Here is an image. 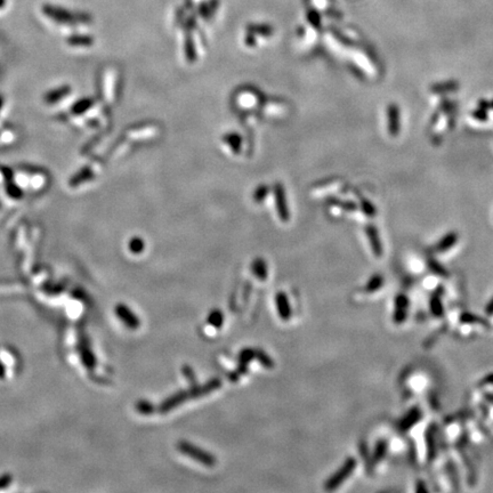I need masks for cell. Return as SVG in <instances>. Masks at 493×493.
<instances>
[{
	"label": "cell",
	"instance_id": "1",
	"mask_svg": "<svg viewBox=\"0 0 493 493\" xmlns=\"http://www.w3.org/2000/svg\"><path fill=\"white\" fill-rule=\"evenodd\" d=\"M42 13L46 16L49 17L50 20L62 24L76 25V24L90 23L91 22V17L88 14H86V13L70 12L68 10H65V8L49 5V4L42 6Z\"/></svg>",
	"mask_w": 493,
	"mask_h": 493
},
{
	"label": "cell",
	"instance_id": "2",
	"mask_svg": "<svg viewBox=\"0 0 493 493\" xmlns=\"http://www.w3.org/2000/svg\"><path fill=\"white\" fill-rule=\"evenodd\" d=\"M177 449L180 452L189 456L195 461L201 462V464H203L207 467H213L217 462L215 456L202 450V449L195 447L194 444H191L189 442H180L177 446Z\"/></svg>",
	"mask_w": 493,
	"mask_h": 493
},
{
	"label": "cell",
	"instance_id": "3",
	"mask_svg": "<svg viewBox=\"0 0 493 493\" xmlns=\"http://www.w3.org/2000/svg\"><path fill=\"white\" fill-rule=\"evenodd\" d=\"M356 467V461L353 458H350L345 461V464L343 465L342 468H340L338 472H336L333 476H331L328 481L324 484V488L328 491H333L335 488H337L340 484H342L345 479L351 476V474L354 472Z\"/></svg>",
	"mask_w": 493,
	"mask_h": 493
},
{
	"label": "cell",
	"instance_id": "4",
	"mask_svg": "<svg viewBox=\"0 0 493 493\" xmlns=\"http://www.w3.org/2000/svg\"><path fill=\"white\" fill-rule=\"evenodd\" d=\"M221 386H222V381L217 378L211 379V380L207 381L206 384H203V385H200V386L194 385L193 387L189 390L190 399L202 398V396L210 394L211 392L218 390V388H220Z\"/></svg>",
	"mask_w": 493,
	"mask_h": 493
},
{
	"label": "cell",
	"instance_id": "5",
	"mask_svg": "<svg viewBox=\"0 0 493 493\" xmlns=\"http://www.w3.org/2000/svg\"><path fill=\"white\" fill-rule=\"evenodd\" d=\"M189 399H190L189 390L177 392L174 395L170 396V398H168L162 404L160 405V411L162 413L168 412L172 409L178 407V405L182 404V403H184L185 401L189 400Z\"/></svg>",
	"mask_w": 493,
	"mask_h": 493
},
{
	"label": "cell",
	"instance_id": "6",
	"mask_svg": "<svg viewBox=\"0 0 493 493\" xmlns=\"http://www.w3.org/2000/svg\"><path fill=\"white\" fill-rule=\"evenodd\" d=\"M276 302H277L279 315H280V317L282 318L283 321L289 320V318L291 317L292 312H291V307H290V304H289V300H288L287 295L283 294V292H279V294L277 295V297H276Z\"/></svg>",
	"mask_w": 493,
	"mask_h": 493
},
{
	"label": "cell",
	"instance_id": "7",
	"mask_svg": "<svg viewBox=\"0 0 493 493\" xmlns=\"http://www.w3.org/2000/svg\"><path fill=\"white\" fill-rule=\"evenodd\" d=\"M251 269H252V273H254V276L256 278H258L259 280L264 281L267 279V266H266V263L263 259L258 258L254 260V263L251 265Z\"/></svg>",
	"mask_w": 493,
	"mask_h": 493
},
{
	"label": "cell",
	"instance_id": "8",
	"mask_svg": "<svg viewBox=\"0 0 493 493\" xmlns=\"http://www.w3.org/2000/svg\"><path fill=\"white\" fill-rule=\"evenodd\" d=\"M68 42L72 46H89L93 43V38L89 36H71L68 39Z\"/></svg>",
	"mask_w": 493,
	"mask_h": 493
},
{
	"label": "cell",
	"instance_id": "9",
	"mask_svg": "<svg viewBox=\"0 0 493 493\" xmlns=\"http://www.w3.org/2000/svg\"><path fill=\"white\" fill-rule=\"evenodd\" d=\"M223 322H224L223 313L218 311V309H215V311H212L210 314H209L208 323L211 324L212 326H215V328H221V326L223 325Z\"/></svg>",
	"mask_w": 493,
	"mask_h": 493
},
{
	"label": "cell",
	"instance_id": "10",
	"mask_svg": "<svg viewBox=\"0 0 493 493\" xmlns=\"http://www.w3.org/2000/svg\"><path fill=\"white\" fill-rule=\"evenodd\" d=\"M255 359L258 360L261 365L265 366V368H267V369H272L273 366H274V362L273 360L270 359V357L266 354V353L264 351H261V350H256V356H255Z\"/></svg>",
	"mask_w": 493,
	"mask_h": 493
},
{
	"label": "cell",
	"instance_id": "11",
	"mask_svg": "<svg viewBox=\"0 0 493 493\" xmlns=\"http://www.w3.org/2000/svg\"><path fill=\"white\" fill-rule=\"evenodd\" d=\"M381 278L380 277H373L371 280L369 281L368 283V286H366L365 288V290L368 291V292H372V291H376L377 289H379L381 286Z\"/></svg>",
	"mask_w": 493,
	"mask_h": 493
},
{
	"label": "cell",
	"instance_id": "12",
	"mask_svg": "<svg viewBox=\"0 0 493 493\" xmlns=\"http://www.w3.org/2000/svg\"><path fill=\"white\" fill-rule=\"evenodd\" d=\"M67 93H68L67 88H62V89H60V90H56L55 93L48 94L47 95V102H55V101H58V99L60 97H62V96H64Z\"/></svg>",
	"mask_w": 493,
	"mask_h": 493
},
{
	"label": "cell",
	"instance_id": "13",
	"mask_svg": "<svg viewBox=\"0 0 493 493\" xmlns=\"http://www.w3.org/2000/svg\"><path fill=\"white\" fill-rule=\"evenodd\" d=\"M182 371H183V373H184V376H185L187 379H189V380H190L192 384H195V382H196V379H195L194 371H193V370H192L191 366H189V365H184V366H183Z\"/></svg>",
	"mask_w": 493,
	"mask_h": 493
},
{
	"label": "cell",
	"instance_id": "14",
	"mask_svg": "<svg viewBox=\"0 0 493 493\" xmlns=\"http://www.w3.org/2000/svg\"><path fill=\"white\" fill-rule=\"evenodd\" d=\"M143 248H144V244L142 242V240H139V239H135L132 241V243H130V249H132V251L134 252H141L143 250Z\"/></svg>",
	"mask_w": 493,
	"mask_h": 493
},
{
	"label": "cell",
	"instance_id": "15",
	"mask_svg": "<svg viewBox=\"0 0 493 493\" xmlns=\"http://www.w3.org/2000/svg\"><path fill=\"white\" fill-rule=\"evenodd\" d=\"M5 4H6V0H0V8L5 6Z\"/></svg>",
	"mask_w": 493,
	"mask_h": 493
},
{
	"label": "cell",
	"instance_id": "16",
	"mask_svg": "<svg viewBox=\"0 0 493 493\" xmlns=\"http://www.w3.org/2000/svg\"><path fill=\"white\" fill-rule=\"evenodd\" d=\"M189 2H191V3H194V2H199V0H189Z\"/></svg>",
	"mask_w": 493,
	"mask_h": 493
},
{
	"label": "cell",
	"instance_id": "17",
	"mask_svg": "<svg viewBox=\"0 0 493 493\" xmlns=\"http://www.w3.org/2000/svg\"><path fill=\"white\" fill-rule=\"evenodd\" d=\"M0 101H2V99H0ZM0 103H2V102H0Z\"/></svg>",
	"mask_w": 493,
	"mask_h": 493
}]
</instances>
